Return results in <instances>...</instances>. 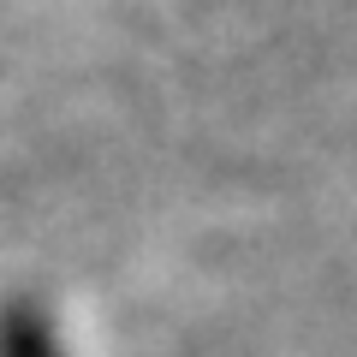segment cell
<instances>
[{"label": "cell", "mask_w": 357, "mask_h": 357, "mask_svg": "<svg viewBox=\"0 0 357 357\" xmlns=\"http://www.w3.org/2000/svg\"><path fill=\"white\" fill-rule=\"evenodd\" d=\"M0 357H66V351L36 310L13 304V310H0Z\"/></svg>", "instance_id": "1"}]
</instances>
